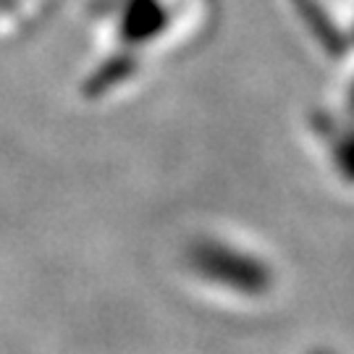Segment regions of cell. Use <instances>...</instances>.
I'll list each match as a JSON object with an SVG mask.
<instances>
[{
    "instance_id": "6da1fadb",
    "label": "cell",
    "mask_w": 354,
    "mask_h": 354,
    "mask_svg": "<svg viewBox=\"0 0 354 354\" xmlns=\"http://www.w3.org/2000/svg\"><path fill=\"white\" fill-rule=\"evenodd\" d=\"M317 354H328V352H317Z\"/></svg>"
}]
</instances>
